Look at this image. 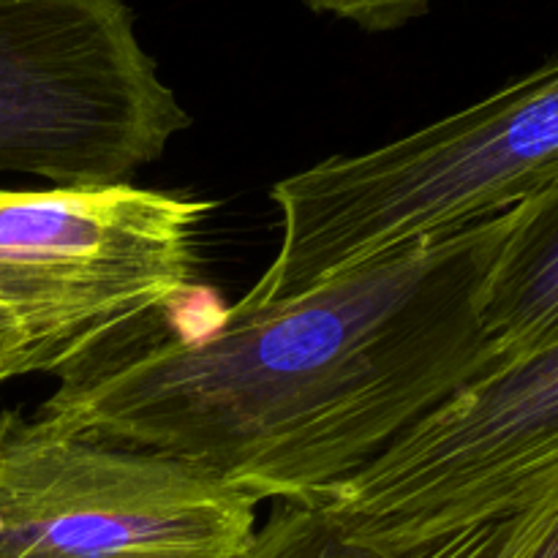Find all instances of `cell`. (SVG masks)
I'll list each match as a JSON object with an SVG mask.
<instances>
[{"label":"cell","mask_w":558,"mask_h":558,"mask_svg":"<svg viewBox=\"0 0 558 558\" xmlns=\"http://www.w3.org/2000/svg\"><path fill=\"white\" fill-rule=\"evenodd\" d=\"M550 496L515 515L474 523L409 548L354 537L322 505H278L238 558H515Z\"/></svg>","instance_id":"8"},{"label":"cell","mask_w":558,"mask_h":558,"mask_svg":"<svg viewBox=\"0 0 558 558\" xmlns=\"http://www.w3.org/2000/svg\"><path fill=\"white\" fill-rule=\"evenodd\" d=\"M496 368L558 341V183L512 207L483 289Z\"/></svg>","instance_id":"7"},{"label":"cell","mask_w":558,"mask_h":558,"mask_svg":"<svg viewBox=\"0 0 558 558\" xmlns=\"http://www.w3.org/2000/svg\"><path fill=\"white\" fill-rule=\"evenodd\" d=\"M558 490V341L474 376L322 501L354 537L409 548Z\"/></svg>","instance_id":"6"},{"label":"cell","mask_w":558,"mask_h":558,"mask_svg":"<svg viewBox=\"0 0 558 558\" xmlns=\"http://www.w3.org/2000/svg\"><path fill=\"white\" fill-rule=\"evenodd\" d=\"M256 501L183 461L0 414V558H238Z\"/></svg>","instance_id":"5"},{"label":"cell","mask_w":558,"mask_h":558,"mask_svg":"<svg viewBox=\"0 0 558 558\" xmlns=\"http://www.w3.org/2000/svg\"><path fill=\"white\" fill-rule=\"evenodd\" d=\"M316 14L352 22L368 33H387L420 20L436 0H303Z\"/></svg>","instance_id":"9"},{"label":"cell","mask_w":558,"mask_h":558,"mask_svg":"<svg viewBox=\"0 0 558 558\" xmlns=\"http://www.w3.org/2000/svg\"><path fill=\"white\" fill-rule=\"evenodd\" d=\"M515 558H558V490L545 501L537 526Z\"/></svg>","instance_id":"10"},{"label":"cell","mask_w":558,"mask_h":558,"mask_svg":"<svg viewBox=\"0 0 558 558\" xmlns=\"http://www.w3.org/2000/svg\"><path fill=\"white\" fill-rule=\"evenodd\" d=\"M213 202L114 185L0 189V311L20 376L76 368L185 298Z\"/></svg>","instance_id":"3"},{"label":"cell","mask_w":558,"mask_h":558,"mask_svg":"<svg viewBox=\"0 0 558 558\" xmlns=\"http://www.w3.org/2000/svg\"><path fill=\"white\" fill-rule=\"evenodd\" d=\"M189 123L123 0H0V174L131 183Z\"/></svg>","instance_id":"4"},{"label":"cell","mask_w":558,"mask_h":558,"mask_svg":"<svg viewBox=\"0 0 558 558\" xmlns=\"http://www.w3.org/2000/svg\"><path fill=\"white\" fill-rule=\"evenodd\" d=\"M22 365V336L14 322L0 311V381H9L20 376Z\"/></svg>","instance_id":"11"},{"label":"cell","mask_w":558,"mask_h":558,"mask_svg":"<svg viewBox=\"0 0 558 558\" xmlns=\"http://www.w3.org/2000/svg\"><path fill=\"white\" fill-rule=\"evenodd\" d=\"M558 183V54L390 145L283 180L300 259L322 278L501 216Z\"/></svg>","instance_id":"2"},{"label":"cell","mask_w":558,"mask_h":558,"mask_svg":"<svg viewBox=\"0 0 558 558\" xmlns=\"http://www.w3.org/2000/svg\"><path fill=\"white\" fill-rule=\"evenodd\" d=\"M510 213L401 245L289 303H234L205 330L153 322L58 376L38 412L189 463L256 505H322L496 368L483 289Z\"/></svg>","instance_id":"1"}]
</instances>
